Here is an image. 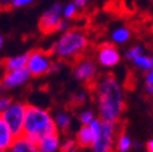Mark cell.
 <instances>
[{"instance_id": "obj_24", "label": "cell", "mask_w": 153, "mask_h": 152, "mask_svg": "<svg viewBox=\"0 0 153 152\" xmlns=\"http://www.w3.org/2000/svg\"><path fill=\"white\" fill-rule=\"evenodd\" d=\"M75 145H76L75 140H73V139H66L63 142H61V148H60V151H61V152H67V151H69L71 148H74Z\"/></svg>"}, {"instance_id": "obj_18", "label": "cell", "mask_w": 153, "mask_h": 152, "mask_svg": "<svg viewBox=\"0 0 153 152\" xmlns=\"http://www.w3.org/2000/svg\"><path fill=\"white\" fill-rule=\"evenodd\" d=\"M129 38H130V31L125 27L117 28L112 33V39H113L114 43H117V44H123V43L128 42Z\"/></svg>"}, {"instance_id": "obj_9", "label": "cell", "mask_w": 153, "mask_h": 152, "mask_svg": "<svg viewBox=\"0 0 153 152\" xmlns=\"http://www.w3.org/2000/svg\"><path fill=\"white\" fill-rule=\"evenodd\" d=\"M96 59L100 62V65H102L103 67H114L119 62L120 55L114 45L109 43H105L97 48Z\"/></svg>"}, {"instance_id": "obj_5", "label": "cell", "mask_w": 153, "mask_h": 152, "mask_svg": "<svg viewBox=\"0 0 153 152\" xmlns=\"http://www.w3.org/2000/svg\"><path fill=\"white\" fill-rule=\"evenodd\" d=\"M51 54V51L46 52L43 50H33L29 52L27 68L33 77H40L45 73H50L52 66V61L50 59Z\"/></svg>"}, {"instance_id": "obj_10", "label": "cell", "mask_w": 153, "mask_h": 152, "mask_svg": "<svg viewBox=\"0 0 153 152\" xmlns=\"http://www.w3.org/2000/svg\"><path fill=\"white\" fill-rule=\"evenodd\" d=\"M30 72L27 67H23V68H18V69H15V71H10V72H6L3 77V84L5 86V89H12V88H16L18 85H22L25 84L29 77H30Z\"/></svg>"}, {"instance_id": "obj_23", "label": "cell", "mask_w": 153, "mask_h": 152, "mask_svg": "<svg viewBox=\"0 0 153 152\" xmlns=\"http://www.w3.org/2000/svg\"><path fill=\"white\" fill-rule=\"evenodd\" d=\"M12 104L11 98L9 96H0V116L6 111V108Z\"/></svg>"}, {"instance_id": "obj_11", "label": "cell", "mask_w": 153, "mask_h": 152, "mask_svg": "<svg viewBox=\"0 0 153 152\" xmlns=\"http://www.w3.org/2000/svg\"><path fill=\"white\" fill-rule=\"evenodd\" d=\"M39 152H57L61 148V141L59 133L50 134L40 139L36 144Z\"/></svg>"}, {"instance_id": "obj_19", "label": "cell", "mask_w": 153, "mask_h": 152, "mask_svg": "<svg viewBox=\"0 0 153 152\" xmlns=\"http://www.w3.org/2000/svg\"><path fill=\"white\" fill-rule=\"evenodd\" d=\"M130 147H131V139L126 134H124V133L119 134V138L117 140V151L126 152L130 150Z\"/></svg>"}, {"instance_id": "obj_1", "label": "cell", "mask_w": 153, "mask_h": 152, "mask_svg": "<svg viewBox=\"0 0 153 152\" xmlns=\"http://www.w3.org/2000/svg\"><path fill=\"white\" fill-rule=\"evenodd\" d=\"M89 88L96 101L100 119L117 123L125 107L123 89L117 78L113 74H103L95 79Z\"/></svg>"}, {"instance_id": "obj_36", "label": "cell", "mask_w": 153, "mask_h": 152, "mask_svg": "<svg viewBox=\"0 0 153 152\" xmlns=\"http://www.w3.org/2000/svg\"><path fill=\"white\" fill-rule=\"evenodd\" d=\"M151 59H152V63H153V56H152V57H151Z\"/></svg>"}, {"instance_id": "obj_12", "label": "cell", "mask_w": 153, "mask_h": 152, "mask_svg": "<svg viewBox=\"0 0 153 152\" xmlns=\"http://www.w3.org/2000/svg\"><path fill=\"white\" fill-rule=\"evenodd\" d=\"M95 139H96V134L92 131V129L89 125H82V128L75 134V142L80 147L91 148Z\"/></svg>"}, {"instance_id": "obj_4", "label": "cell", "mask_w": 153, "mask_h": 152, "mask_svg": "<svg viewBox=\"0 0 153 152\" xmlns=\"http://www.w3.org/2000/svg\"><path fill=\"white\" fill-rule=\"evenodd\" d=\"M27 106L23 102L20 101H12V104L6 108V111L3 113V118L11 129V131L15 134V136H21L23 134L25 128V121L27 115Z\"/></svg>"}, {"instance_id": "obj_25", "label": "cell", "mask_w": 153, "mask_h": 152, "mask_svg": "<svg viewBox=\"0 0 153 152\" xmlns=\"http://www.w3.org/2000/svg\"><path fill=\"white\" fill-rule=\"evenodd\" d=\"M34 0H15L13 1V6L15 7H21V6H26L30 3H33Z\"/></svg>"}, {"instance_id": "obj_8", "label": "cell", "mask_w": 153, "mask_h": 152, "mask_svg": "<svg viewBox=\"0 0 153 152\" xmlns=\"http://www.w3.org/2000/svg\"><path fill=\"white\" fill-rule=\"evenodd\" d=\"M61 12L62 6L60 4H53L46 12H44L39 21L40 32L44 34L57 32V27L61 22Z\"/></svg>"}, {"instance_id": "obj_3", "label": "cell", "mask_w": 153, "mask_h": 152, "mask_svg": "<svg viewBox=\"0 0 153 152\" xmlns=\"http://www.w3.org/2000/svg\"><path fill=\"white\" fill-rule=\"evenodd\" d=\"M88 45L89 39L85 32L80 28H72L68 29L61 37V39L53 45L51 52L59 56L60 60H71L73 63L76 59L84 55Z\"/></svg>"}, {"instance_id": "obj_7", "label": "cell", "mask_w": 153, "mask_h": 152, "mask_svg": "<svg viewBox=\"0 0 153 152\" xmlns=\"http://www.w3.org/2000/svg\"><path fill=\"white\" fill-rule=\"evenodd\" d=\"M73 73L76 80L84 82L86 85H90L96 77V66L90 57L83 55L73 62Z\"/></svg>"}, {"instance_id": "obj_15", "label": "cell", "mask_w": 153, "mask_h": 152, "mask_svg": "<svg viewBox=\"0 0 153 152\" xmlns=\"http://www.w3.org/2000/svg\"><path fill=\"white\" fill-rule=\"evenodd\" d=\"M16 136L4 121L3 116H0V150H9Z\"/></svg>"}, {"instance_id": "obj_21", "label": "cell", "mask_w": 153, "mask_h": 152, "mask_svg": "<svg viewBox=\"0 0 153 152\" xmlns=\"http://www.w3.org/2000/svg\"><path fill=\"white\" fill-rule=\"evenodd\" d=\"M142 51H143L142 46H140V45L134 46V48H131V49L125 54V57H126L128 60H131V61H132L134 59H136L137 56L142 55Z\"/></svg>"}, {"instance_id": "obj_26", "label": "cell", "mask_w": 153, "mask_h": 152, "mask_svg": "<svg viewBox=\"0 0 153 152\" xmlns=\"http://www.w3.org/2000/svg\"><path fill=\"white\" fill-rule=\"evenodd\" d=\"M13 1H15V0H0V10L9 9L11 6V4L13 6Z\"/></svg>"}, {"instance_id": "obj_14", "label": "cell", "mask_w": 153, "mask_h": 152, "mask_svg": "<svg viewBox=\"0 0 153 152\" xmlns=\"http://www.w3.org/2000/svg\"><path fill=\"white\" fill-rule=\"evenodd\" d=\"M28 59H29V52L16 56V57H6L3 61H0V65L5 68L6 72H10V71H15L18 68L27 67Z\"/></svg>"}, {"instance_id": "obj_17", "label": "cell", "mask_w": 153, "mask_h": 152, "mask_svg": "<svg viewBox=\"0 0 153 152\" xmlns=\"http://www.w3.org/2000/svg\"><path fill=\"white\" fill-rule=\"evenodd\" d=\"M53 119H55L56 127H57V129H59V130L66 131L69 128V125H71V116L68 115V113H66V112L57 113Z\"/></svg>"}, {"instance_id": "obj_35", "label": "cell", "mask_w": 153, "mask_h": 152, "mask_svg": "<svg viewBox=\"0 0 153 152\" xmlns=\"http://www.w3.org/2000/svg\"><path fill=\"white\" fill-rule=\"evenodd\" d=\"M0 152H7L6 150H0Z\"/></svg>"}, {"instance_id": "obj_6", "label": "cell", "mask_w": 153, "mask_h": 152, "mask_svg": "<svg viewBox=\"0 0 153 152\" xmlns=\"http://www.w3.org/2000/svg\"><path fill=\"white\" fill-rule=\"evenodd\" d=\"M116 134H117V123L102 121L101 131L91 146L92 152H111Z\"/></svg>"}, {"instance_id": "obj_28", "label": "cell", "mask_w": 153, "mask_h": 152, "mask_svg": "<svg viewBox=\"0 0 153 152\" xmlns=\"http://www.w3.org/2000/svg\"><path fill=\"white\" fill-rule=\"evenodd\" d=\"M88 1H89V0H74V5L78 9H83L88 4Z\"/></svg>"}, {"instance_id": "obj_16", "label": "cell", "mask_w": 153, "mask_h": 152, "mask_svg": "<svg viewBox=\"0 0 153 152\" xmlns=\"http://www.w3.org/2000/svg\"><path fill=\"white\" fill-rule=\"evenodd\" d=\"M134 62V66L137 67L140 71H143V72H148L149 69L153 68V63H152V59L148 57V56H145L143 54L137 56L136 59L132 60Z\"/></svg>"}, {"instance_id": "obj_29", "label": "cell", "mask_w": 153, "mask_h": 152, "mask_svg": "<svg viewBox=\"0 0 153 152\" xmlns=\"http://www.w3.org/2000/svg\"><path fill=\"white\" fill-rule=\"evenodd\" d=\"M74 100L76 104H82L84 100H85V94L84 92H80V94H76L74 96Z\"/></svg>"}, {"instance_id": "obj_13", "label": "cell", "mask_w": 153, "mask_h": 152, "mask_svg": "<svg viewBox=\"0 0 153 152\" xmlns=\"http://www.w3.org/2000/svg\"><path fill=\"white\" fill-rule=\"evenodd\" d=\"M7 152H39V151H38V146L35 142L21 135L15 139Z\"/></svg>"}, {"instance_id": "obj_27", "label": "cell", "mask_w": 153, "mask_h": 152, "mask_svg": "<svg viewBox=\"0 0 153 152\" xmlns=\"http://www.w3.org/2000/svg\"><path fill=\"white\" fill-rule=\"evenodd\" d=\"M145 82H146V84H148V85H153V68L149 69V71L146 73Z\"/></svg>"}, {"instance_id": "obj_32", "label": "cell", "mask_w": 153, "mask_h": 152, "mask_svg": "<svg viewBox=\"0 0 153 152\" xmlns=\"http://www.w3.org/2000/svg\"><path fill=\"white\" fill-rule=\"evenodd\" d=\"M4 89H5V86H4V84H3V80H0V96H1Z\"/></svg>"}, {"instance_id": "obj_33", "label": "cell", "mask_w": 153, "mask_h": 152, "mask_svg": "<svg viewBox=\"0 0 153 152\" xmlns=\"http://www.w3.org/2000/svg\"><path fill=\"white\" fill-rule=\"evenodd\" d=\"M3 44H4V38L0 37V50H1V48H3Z\"/></svg>"}, {"instance_id": "obj_22", "label": "cell", "mask_w": 153, "mask_h": 152, "mask_svg": "<svg viewBox=\"0 0 153 152\" xmlns=\"http://www.w3.org/2000/svg\"><path fill=\"white\" fill-rule=\"evenodd\" d=\"M76 11H78V7L74 5V3L68 4L63 10V15H65V17L67 18V20H71V18H74L76 16Z\"/></svg>"}, {"instance_id": "obj_20", "label": "cell", "mask_w": 153, "mask_h": 152, "mask_svg": "<svg viewBox=\"0 0 153 152\" xmlns=\"http://www.w3.org/2000/svg\"><path fill=\"white\" fill-rule=\"evenodd\" d=\"M78 119H79V122L82 123V125H89V124L95 119V115H94L92 111L85 110V111H83V112L79 113Z\"/></svg>"}, {"instance_id": "obj_2", "label": "cell", "mask_w": 153, "mask_h": 152, "mask_svg": "<svg viewBox=\"0 0 153 152\" xmlns=\"http://www.w3.org/2000/svg\"><path fill=\"white\" fill-rule=\"evenodd\" d=\"M55 133H59V129H57L55 119L51 117L49 111L33 105H28L22 135L38 144V141L44 136L55 134Z\"/></svg>"}, {"instance_id": "obj_30", "label": "cell", "mask_w": 153, "mask_h": 152, "mask_svg": "<svg viewBox=\"0 0 153 152\" xmlns=\"http://www.w3.org/2000/svg\"><path fill=\"white\" fill-rule=\"evenodd\" d=\"M146 94L147 95H149V96H153V85H148V84H146Z\"/></svg>"}, {"instance_id": "obj_34", "label": "cell", "mask_w": 153, "mask_h": 152, "mask_svg": "<svg viewBox=\"0 0 153 152\" xmlns=\"http://www.w3.org/2000/svg\"><path fill=\"white\" fill-rule=\"evenodd\" d=\"M67 152H78V150H76V148L74 147V148H71V150H69V151H67Z\"/></svg>"}, {"instance_id": "obj_31", "label": "cell", "mask_w": 153, "mask_h": 152, "mask_svg": "<svg viewBox=\"0 0 153 152\" xmlns=\"http://www.w3.org/2000/svg\"><path fill=\"white\" fill-rule=\"evenodd\" d=\"M147 151L148 152H153V139L147 142Z\"/></svg>"}]
</instances>
